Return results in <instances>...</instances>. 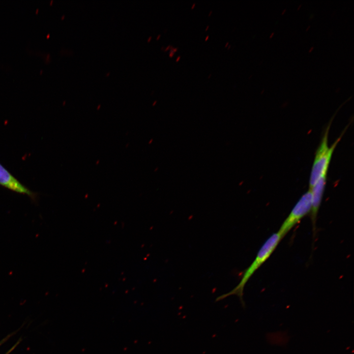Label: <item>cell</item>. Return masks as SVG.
I'll list each match as a JSON object with an SVG mask.
<instances>
[{
    "instance_id": "obj_1",
    "label": "cell",
    "mask_w": 354,
    "mask_h": 354,
    "mask_svg": "<svg viewBox=\"0 0 354 354\" xmlns=\"http://www.w3.org/2000/svg\"><path fill=\"white\" fill-rule=\"evenodd\" d=\"M282 238L278 232L272 234L262 245L255 259L243 272L238 284L231 291L218 296L215 301H219L235 295L239 298L242 306L244 307L245 303L243 297L245 285L258 269L269 258Z\"/></svg>"
},
{
    "instance_id": "obj_2",
    "label": "cell",
    "mask_w": 354,
    "mask_h": 354,
    "mask_svg": "<svg viewBox=\"0 0 354 354\" xmlns=\"http://www.w3.org/2000/svg\"><path fill=\"white\" fill-rule=\"evenodd\" d=\"M329 122L325 128L320 144L316 151L309 178V186L311 188L322 176L327 174L328 167L333 152L343 137L346 129L330 146L328 145V134L331 126Z\"/></svg>"
},
{
    "instance_id": "obj_3",
    "label": "cell",
    "mask_w": 354,
    "mask_h": 354,
    "mask_svg": "<svg viewBox=\"0 0 354 354\" xmlns=\"http://www.w3.org/2000/svg\"><path fill=\"white\" fill-rule=\"evenodd\" d=\"M312 207V193L309 189L304 193L295 205L291 211L282 224L278 232L283 237L307 214Z\"/></svg>"
},
{
    "instance_id": "obj_4",
    "label": "cell",
    "mask_w": 354,
    "mask_h": 354,
    "mask_svg": "<svg viewBox=\"0 0 354 354\" xmlns=\"http://www.w3.org/2000/svg\"><path fill=\"white\" fill-rule=\"evenodd\" d=\"M0 185L17 193L28 196L35 201L37 194L30 190L0 163Z\"/></svg>"
},
{
    "instance_id": "obj_5",
    "label": "cell",
    "mask_w": 354,
    "mask_h": 354,
    "mask_svg": "<svg viewBox=\"0 0 354 354\" xmlns=\"http://www.w3.org/2000/svg\"><path fill=\"white\" fill-rule=\"evenodd\" d=\"M327 175L325 174L321 177L309 189L312 193V207L310 213L314 233L316 232L317 217L326 183Z\"/></svg>"
}]
</instances>
